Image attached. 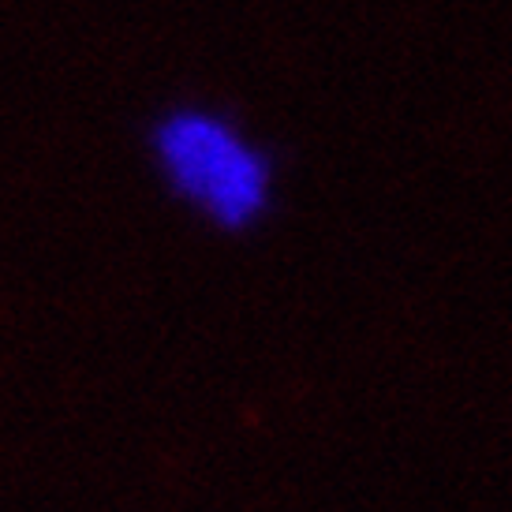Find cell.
<instances>
[{
  "label": "cell",
  "instance_id": "obj_1",
  "mask_svg": "<svg viewBox=\"0 0 512 512\" xmlns=\"http://www.w3.org/2000/svg\"><path fill=\"white\" fill-rule=\"evenodd\" d=\"M146 161L161 191L199 225L247 236L281 202V161L255 131L210 101H180L146 124Z\"/></svg>",
  "mask_w": 512,
  "mask_h": 512
}]
</instances>
